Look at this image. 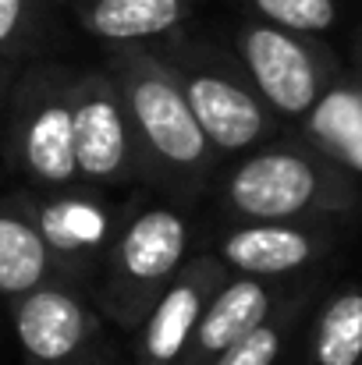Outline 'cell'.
I'll use <instances>...</instances> for the list:
<instances>
[{
  "label": "cell",
  "mask_w": 362,
  "mask_h": 365,
  "mask_svg": "<svg viewBox=\"0 0 362 365\" xmlns=\"http://www.w3.org/2000/svg\"><path fill=\"white\" fill-rule=\"evenodd\" d=\"M104 71L114 78L121 103L128 110L139 181L171 195V202L199 199L217 178V153L206 142L196 114L188 110L171 68L149 46H107Z\"/></svg>",
  "instance_id": "obj_1"
},
{
  "label": "cell",
  "mask_w": 362,
  "mask_h": 365,
  "mask_svg": "<svg viewBox=\"0 0 362 365\" xmlns=\"http://www.w3.org/2000/svg\"><path fill=\"white\" fill-rule=\"evenodd\" d=\"M221 202L241 224L323 220L352 213L359 185L334 156L309 142H288L241 156L221 181Z\"/></svg>",
  "instance_id": "obj_2"
},
{
  "label": "cell",
  "mask_w": 362,
  "mask_h": 365,
  "mask_svg": "<svg viewBox=\"0 0 362 365\" xmlns=\"http://www.w3.org/2000/svg\"><path fill=\"white\" fill-rule=\"evenodd\" d=\"M149 46L171 68L217 160L248 153L277 131V118L252 89L235 50H224L221 43L188 32V25Z\"/></svg>",
  "instance_id": "obj_3"
},
{
  "label": "cell",
  "mask_w": 362,
  "mask_h": 365,
  "mask_svg": "<svg viewBox=\"0 0 362 365\" xmlns=\"http://www.w3.org/2000/svg\"><path fill=\"white\" fill-rule=\"evenodd\" d=\"M192 252V220L181 202L128 206L93 284V302L104 319L131 334Z\"/></svg>",
  "instance_id": "obj_4"
},
{
  "label": "cell",
  "mask_w": 362,
  "mask_h": 365,
  "mask_svg": "<svg viewBox=\"0 0 362 365\" xmlns=\"http://www.w3.org/2000/svg\"><path fill=\"white\" fill-rule=\"evenodd\" d=\"M75 68L32 61L18 68L4 107V153L32 188L82 185L75 167Z\"/></svg>",
  "instance_id": "obj_5"
},
{
  "label": "cell",
  "mask_w": 362,
  "mask_h": 365,
  "mask_svg": "<svg viewBox=\"0 0 362 365\" xmlns=\"http://www.w3.org/2000/svg\"><path fill=\"white\" fill-rule=\"evenodd\" d=\"M231 50L273 118L302 121L338 82V61L323 43L256 18L235 29Z\"/></svg>",
  "instance_id": "obj_6"
},
{
  "label": "cell",
  "mask_w": 362,
  "mask_h": 365,
  "mask_svg": "<svg viewBox=\"0 0 362 365\" xmlns=\"http://www.w3.org/2000/svg\"><path fill=\"white\" fill-rule=\"evenodd\" d=\"M14 202L25 210L39 238L61 262L64 277L93 294V284L104 269V259L118 235L124 210L114 206L107 192L89 185H68V188H21L14 192Z\"/></svg>",
  "instance_id": "obj_7"
},
{
  "label": "cell",
  "mask_w": 362,
  "mask_h": 365,
  "mask_svg": "<svg viewBox=\"0 0 362 365\" xmlns=\"http://www.w3.org/2000/svg\"><path fill=\"white\" fill-rule=\"evenodd\" d=\"M25 365H89L104 348V312L75 284H46L7 302Z\"/></svg>",
  "instance_id": "obj_8"
},
{
  "label": "cell",
  "mask_w": 362,
  "mask_h": 365,
  "mask_svg": "<svg viewBox=\"0 0 362 365\" xmlns=\"http://www.w3.org/2000/svg\"><path fill=\"white\" fill-rule=\"evenodd\" d=\"M75 167L100 192L139 181V149L114 78L104 68H75Z\"/></svg>",
  "instance_id": "obj_9"
},
{
  "label": "cell",
  "mask_w": 362,
  "mask_h": 365,
  "mask_svg": "<svg viewBox=\"0 0 362 365\" xmlns=\"http://www.w3.org/2000/svg\"><path fill=\"white\" fill-rule=\"evenodd\" d=\"M231 269L210 252H192L188 262L174 273V280L156 294L142 323L131 330V362L135 365H178L196 327L213 298V291L224 284Z\"/></svg>",
  "instance_id": "obj_10"
},
{
  "label": "cell",
  "mask_w": 362,
  "mask_h": 365,
  "mask_svg": "<svg viewBox=\"0 0 362 365\" xmlns=\"http://www.w3.org/2000/svg\"><path fill=\"white\" fill-rule=\"evenodd\" d=\"M331 248V235L313 220H256L228 227L210 252L241 277L281 280L309 269Z\"/></svg>",
  "instance_id": "obj_11"
},
{
  "label": "cell",
  "mask_w": 362,
  "mask_h": 365,
  "mask_svg": "<svg viewBox=\"0 0 362 365\" xmlns=\"http://www.w3.org/2000/svg\"><path fill=\"white\" fill-rule=\"evenodd\" d=\"M281 302H284V294L270 280L228 273L224 284L206 302L199 327H196L178 365H210L224 348H231L248 330H256L263 319H270L281 309Z\"/></svg>",
  "instance_id": "obj_12"
},
{
  "label": "cell",
  "mask_w": 362,
  "mask_h": 365,
  "mask_svg": "<svg viewBox=\"0 0 362 365\" xmlns=\"http://www.w3.org/2000/svg\"><path fill=\"white\" fill-rule=\"evenodd\" d=\"M64 7L104 46H139L185 29L199 0H64Z\"/></svg>",
  "instance_id": "obj_13"
},
{
  "label": "cell",
  "mask_w": 362,
  "mask_h": 365,
  "mask_svg": "<svg viewBox=\"0 0 362 365\" xmlns=\"http://www.w3.org/2000/svg\"><path fill=\"white\" fill-rule=\"evenodd\" d=\"M46 284H71L54 259V252L39 238L25 210L14 195L0 199V302H14Z\"/></svg>",
  "instance_id": "obj_14"
},
{
  "label": "cell",
  "mask_w": 362,
  "mask_h": 365,
  "mask_svg": "<svg viewBox=\"0 0 362 365\" xmlns=\"http://www.w3.org/2000/svg\"><path fill=\"white\" fill-rule=\"evenodd\" d=\"M64 0H0V57L11 64L43 61L57 43Z\"/></svg>",
  "instance_id": "obj_15"
},
{
  "label": "cell",
  "mask_w": 362,
  "mask_h": 365,
  "mask_svg": "<svg viewBox=\"0 0 362 365\" xmlns=\"http://www.w3.org/2000/svg\"><path fill=\"white\" fill-rule=\"evenodd\" d=\"M313 365H362V291L345 287L327 298L313 323Z\"/></svg>",
  "instance_id": "obj_16"
},
{
  "label": "cell",
  "mask_w": 362,
  "mask_h": 365,
  "mask_svg": "<svg viewBox=\"0 0 362 365\" xmlns=\"http://www.w3.org/2000/svg\"><path fill=\"white\" fill-rule=\"evenodd\" d=\"M295 312H298V302H281V309L270 319H263L241 341L224 348L210 365H277L284 355L288 334L295 327Z\"/></svg>",
  "instance_id": "obj_17"
},
{
  "label": "cell",
  "mask_w": 362,
  "mask_h": 365,
  "mask_svg": "<svg viewBox=\"0 0 362 365\" xmlns=\"http://www.w3.org/2000/svg\"><path fill=\"white\" fill-rule=\"evenodd\" d=\"M241 4L256 21L302 36H320L338 21V0H241Z\"/></svg>",
  "instance_id": "obj_18"
},
{
  "label": "cell",
  "mask_w": 362,
  "mask_h": 365,
  "mask_svg": "<svg viewBox=\"0 0 362 365\" xmlns=\"http://www.w3.org/2000/svg\"><path fill=\"white\" fill-rule=\"evenodd\" d=\"M18 68H21V64H11V61H4V57H0V103H4V96H7V89H11V82H14Z\"/></svg>",
  "instance_id": "obj_19"
},
{
  "label": "cell",
  "mask_w": 362,
  "mask_h": 365,
  "mask_svg": "<svg viewBox=\"0 0 362 365\" xmlns=\"http://www.w3.org/2000/svg\"><path fill=\"white\" fill-rule=\"evenodd\" d=\"M89 365H121V362H118V355L111 351V344H107V348H104V351H100V355H96Z\"/></svg>",
  "instance_id": "obj_20"
},
{
  "label": "cell",
  "mask_w": 362,
  "mask_h": 365,
  "mask_svg": "<svg viewBox=\"0 0 362 365\" xmlns=\"http://www.w3.org/2000/svg\"><path fill=\"white\" fill-rule=\"evenodd\" d=\"M356 71L362 75V29H359V36H356Z\"/></svg>",
  "instance_id": "obj_21"
},
{
  "label": "cell",
  "mask_w": 362,
  "mask_h": 365,
  "mask_svg": "<svg viewBox=\"0 0 362 365\" xmlns=\"http://www.w3.org/2000/svg\"><path fill=\"white\" fill-rule=\"evenodd\" d=\"M0 305H4V302H0Z\"/></svg>",
  "instance_id": "obj_22"
}]
</instances>
